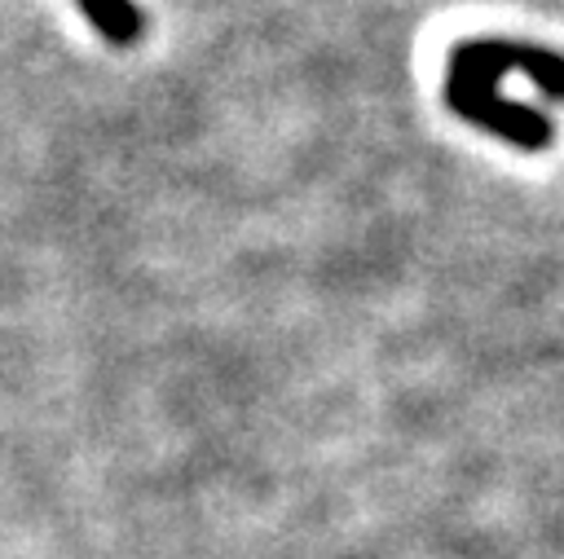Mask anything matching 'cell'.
Returning <instances> with one entry per match:
<instances>
[{
    "label": "cell",
    "instance_id": "6da1fadb",
    "mask_svg": "<svg viewBox=\"0 0 564 559\" xmlns=\"http://www.w3.org/2000/svg\"><path fill=\"white\" fill-rule=\"evenodd\" d=\"M529 75L551 101H564V57L516 40H463L445 62V106L520 150L551 145V119L524 101L502 97V75Z\"/></svg>",
    "mask_w": 564,
    "mask_h": 559
},
{
    "label": "cell",
    "instance_id": "7a4b0ae2",
    "mask_svg": "<svg viewBox=\"0 0 564 559\" xmlns=\"http://www.w3.org/2000/svg\"><path fill=\"white\" fill-rule=\"evenodd\" d=\"M79 9L115 44H132L141 35V9L132 0H79Z\"/></svg>",
    "mask_w": 564,
    "mask_h": 559
}]
</instances>
